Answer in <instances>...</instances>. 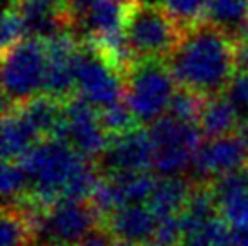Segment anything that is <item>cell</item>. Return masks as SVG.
<instances>
[{"label": "cell", "instance_id": "1", "mask_svg": "<svg viewBox=\"0 0 248 246\" xmlns=\"http://www.w3.org/2000/svg\"><path fill=\"white\" fill-rule=\"evenodd\" d=\"M167 65L178 87L221 94L237 73V38L205 20L185 26Z\"/></svg>", "mask_w": 248, "mask_h": 246}, {"label": "cell", "instance_id": "2", "mask_svg": "<svg viewBox=\"0 0 248 246\" xmlns=\"http://www.w3.org/2000/svg\"><path fill=\"white\" fill-rule=\"evenodd\" d=\"M87 157L76 152L62 138H46L20 159L29 179V194L42 206L53 205L63 196L69 179Z\"/></svg>", "mask_w": 248, "mask_h": 246}, {"label": "cell", "instance_id": "3", "mask_svg": "<svg viewBox=\"0 0 248 246\" xmlns=\"http://www.w3.org/2000/svg\"><path fill=\"white\" fill-rule=\"evenodd\" d=\"M181 33L183 26L159 4L134 0L125 18V42L134 60H167Z\"/></svg>", "mask_w": 248, "mask_h": 246}, {"label": "cell", "instance_id": "4", "mask_svg": "<svg viewBox=\"0 0 248 246\" xmlns=\"http://www.w3.org/2000/svg\"><path fill=\"white\" fill-rule=\"evenodd\" d=\"M176 85L167 60H134L125 71L124 100L140 125H151L167 114Z\"/></svg>", "mask_w": 248, "mask_h": 246}, {"label": "cell", "instance_id": "5", "mask_svg": "<svg viewBox=\"0 0 248 246\" xmlns=\"http://www.w3.org/2000/svg\"><path fill=\"white\" fill-rule=\"evenodd\" d=\"M76 94L98 110L120 102L125 92V69L93 40H80L75 60Z\"/></svg>", "mask_w": 248, "mask_h": 246}, {"label": "cell", "instance_id": "6", "mask_svg": "<svg viewBox=\"0 0 248 246\" xmlns=\"http://www.w3.org/2000/svg\"><path fill=\"white\" fill-rule=\"evenodd\" d=\"M47 67L46 40L26 36L2 49V92L4 107L20 105L44 92Z\"/></svg>", "mask_w": 248, "mask_h": 246}, {"label": "cell", "instance_id": "7", "mask_svg": "<svg viewBox=\"0 0 248 246\" xmlns=\"http://www.w3.org/2000/svg\"><path fill=\"white\" fill-rule=\"evenodd\" d=\"M102 228V215L91 201L58 199L35 219L33 246H75Z\"/></svg>", "mask_w": 248, "mask_h": 246}, {"label": "cell", "instance_id": "8", "mask_svg": "<svg viewBox=\"0 0 248 246\" xmlns=\"http://www.w3.org/2000/svg\"><path fill=\"white\" fill-rule=\"evenodd\" d=\"M154 145L152 169L159 176H181L192 169L194 154L201 145V130L198 123L179 122L165 114L149 125Z\"/></svg>", "mask_w": 248, "mask_h": 246}, {"label": "cell", "instance_id": "9", "mask_svg": "<svg viewBox=\"0 0 248 246\" xmlns=\"http://www.w3.org/2000/svg\"><path fill=\"white\" fill-rule=\"evenodd\" d=\"M56 138L65 139L83 157L96 161L110 136L102 123L100 110L76 94L63 102V122Z\"/></svg>", "mask_w": 248, "mask_h": 246}, {"label": "cell", "instance_id": "10", "mask_svg": "<svg viewBox=\"0 0 248 246\" xmlns=\"http://www.w3.org/2000/svg\"><path fill=\"white\" fill-rule=\"evenodd\" d=\"M248 169V134L247 130L201 141L194 154V181H214L230 172Z\"/></svg>", "mask_w": 248, "mask_h": 246}, {"label": "cell", "instance_id": "11", "mask_svg": "<svg viewBox=\"0 0 248 246\" xmlns=\"http://www.w3.org/2000/svg\"><path fill=\"white\" fill-rule=\"evenodd\" d=\"M154 145L149 129L136 125L132 129L114 134L94 163L102 174H127V172H147L152 169Z\"/></svg>", "mask_w": 248, "mask_h": 246}, {"label": "cell", "instance_id": "12", "mask_svg": "<svg viewBox=\"0 0 248 246\" xmlns=\"http://www.w3.org/2000/svg\"><path fill=\"white\" fill-rule=\"evenodd\" d=\"M47 46V67L44 92L56 100L67 102L76 96L75 60L80 38L73 31H63L46 40Z\"/></svg>", "mask_w": 248, "mask_h": 246}, {"label": "cell", "instance_id": "13", "mask_svg": "<svg viewBox=\"0 0 248 246\" xmlns=\"http://www.w3.org/2000/svg\"><path fill=\"white\" fill-rule=\"evenodd\" d=\"M158 223V215L147 203H132L107 214L102 221V228L112 239L147 246L156 239Z\"/></svg>", "mask_w": 248, "mask_h": 246}, {"label": "cell", "instance_id": "14", "mask_svg": "<svg viewBox=\"0 0 248 246\" xmlns=\"http://www.w3.org/2000/svg\"><path fill=\"white\" fill-rule=\"evenodd\" d=\"M26 36L49 40L63 31H73V18L65 0H16Z\"/></svg>", "mask_w": 248, "mask_h": 246}, {"label": "cell", "instance_id": "15", "mask_svg": "<svg viewBox=\"0 0 248 246\" xmlns=\"http://www.w3.org/2000/svg\"><path fill=\"white\" fill-rule=\"evenodd\" d=\"M219 215L230 226L248 221V169L230 172L210 181Z\"/></svg>", "mask_w": 248, "mask_h": 246}, {"label": "cell", "instance_id": "16", "mask_svg": "<svg viewBox=\"0 0 248 246\" xmlns=\"http://www.w3.org/2000/svg\"><path fill=\"white\" fill-rule=\"evenodd\" d=\"M40 136L29 122L22 116L16 107H4L2 116V159L4 161H20L36 143Z\"/></svg>", "mask_w": 248, "mask_h": 246}, {"label": "cell", "instance_id": "17", "mask_svg": "<svg viewBox=\"0 0 248 246\" xmlns=\"http://www.w3.org/2000/svg\"><path fill=\"white\" fill-rule=\"evenodd\" d=\"M194 188V179L181 174V176H159L156 179L154 190L147 205L152 208V212L158 219L179 215L186 199Z\"/></svg>", "mask_w": 248, "mask_h": 246}, {"label": "cell", "instance_id": "18", "mask_svg": "<svg viewBox=\"0 0 248 246\" xmlns=\"http://www.w3.org/2000/svg\"><path fill=\"white\" fill-rule=\"evenodd\" d=\"M198 125H200L201 134L207 139L228 136V134L245 130V125H243L237 110L234 109V105L228 102L223 92L208 96L205 100V107H203Z\"/></svg>", "mask_w": 248, "mask_h": 246}, {"label": "cell", "instance_id": "19", "mask_svg": "<svg viewBox=\"0 0 248 246\" xmlns=\"http://www.w3.org/2000/svg\"><path fill=\"white\" fill-rule=\"evenodd\" d=\"M22 112V116L29 122V125L35 129L40 139L46 138H56L58 130L63 122V102L56 100L53 96L42 94L31 98L20 105H13Z\"/></svg>", "mask_w": 248, "mask_h": 246}, {"label": "cell", "instance_id": "20", "mask_svg": "<svg viewBox=\"0 0 248 246\" xmlns=\"http://www.w3.org/2000/svg\"><path fill=\"white\" fill-rule=\"evenodd\" d=\"M201 20L237 38L248 20V0H210Z\"/></svg>", "mask_w": 248, "mask_h": 246}, {"label": "cell", "instance_id": "21", "mask_svg": "<svg viewBox=\"0 0 248 246\" xmlns=\"http://www.w3.org/2000/svg\"><path fill=\"white\" fill-rule=\"evenodd\" d=\"M179 246H234L232 226L221 215H217L200 228L185 233Z\"/></svg>", "mask_w": 248, "mask_h": 246}, {"label": "cell", "instance_id": "22", "mask_svg": "<svg viewBox=\"0 0 248 246\" xmlns=\"http://www.w3.org/2000/svg\"><path fill=\"white\" fill-rule=\"evenodd\" d=\"M205 100H207V96L200 94L196 91L185 89V87H179L170 105H169L167 114L179 120V122L198 123L201 112H203V107H205Z\"/></svg>", "mask_w": 248, "mask_h": 246}, {"label": "cell", "instance_id": "23", "mask_svg": "<svg viewBox=\"0 0 248 246\" xmlns=\"http://www.w3.org/2000/svg\"><path fill=\"white\" fill-rule=\"evenodd\" d=\"M2 194L4 205L28 198L29 179L20 161H4L2 165Z\"/></svg>", "mask_w": 248, "mask_h": 246}, {"label": "cell", "instance_id": "24", "mask_svg": "<svg viewBox=\"0 0 248 246\" xmlns=\"http://www.w3.org/2000/svg\"><path fill=\"white\" fill-rule=\"evenodd\" d=\"M100 118H102V123H104L105 130L109 132V136L125 132V130H129V129H132V127L140 125V123L136 122L134 114H132V110L129 109V105L124 103L122 100L100 110Z\"/></svg>", "mask_w": 248, "mask_h": 246}, {"label": "cell", "instance_id": "25", "mask_svg": "<svg viewBox=\"0 0 248 246\" xmlns=\"http://www.w3.org/2000/svg\"><path fill=\"white\" fill-rule=\"evenodd\" d=\"M210 0H165L163 6L185 28L203 18Z\"/></svg>", "mask_w": 248, "mask_h": 246}, {"label": "cell", "instance_id": "26", "mask_svg": "<svg viewBox=\"0 0 248 246\" xmlns=\"http://www.w3.org/2000/svg\"><path fill=\"white\" fill-rule=\"evenodd\" d=\"M223 94L227 96V100L234 109L237 110V114L241 118L245 129L248 127V71H237L234 78L230 80L227 85V89Z\"/></svg>", "mask_w": 248, "mask_h": 246}, {"label": "cell", "instance_id": "27", "mask_svg": "<svg viewBox=\"0 0 248 246\" xmlns=\"http://www.w3.org/2000/svg\"><path fill=\"white\" fill-rule=\"evenodd\" d=\"M26 38V28L22 16L16 9V2L13 6L4 7V16H2V49L11 47L13 44Z\"/></svg>", "mask_w": 248, "mask_h": 246}, {"label": "cell", "instance_id": "28", "mask_svg": "<svg viewBox=\"0 0 248 246\" xmlns=\"http://www.w3.org/2000/svg\"><path fill=\"white\" fill-rule=\"evenodd\" d=\"M65 2H67V7H69L71 18H73V29H75V24L89 11V7L93 6L96 0H65ZM73 33H75V31H73Z\"/></svg>", "mask_w": 248, "mask_h": 246}, {"label": "cell", "instance_id": "29", "mask_svg": "<svg viewBox=\"0 0 248 246\" xmlns=\"http://www.w3.org/2000/svg\"><path fill=\"white\" fill-rule=\"evenodd\" d=\"M112 241L114 239L105 232L104 228H98V230H94L91 235H87L85 239L80 241V243L75 246H110L112 245Z\"/></svg>", "mask_w": 248, "mask_h": 246}, {"label": "cell", "instance_id": "30", "mask_svg": "<svg viewBox=\"0 0 248 246\" xmlns=\"http://www.w3.org/2000/svg\"><path fill=\"white\" fill-rule=\"evenodd\" d=\"M232 245L248 246V221L243 225L232 226Z\"/></svg>", "mask_w": 248, "mask_h": 246}, {"label": "cell", "instance_id": "31", "mask_svg": "<svg viewBox=\"0 0 248 246\" xmlns=\"http://www.w3.org/2000/svg\"><path fill=\"white\" fill-rule=\"evenodd\" d=\"M237 40L245 42V44H248V20L245 22V26H243L241 33H239V36H237Z\"/></svg>", "mask_w": 248, "mask_h": 246}, {"label": "cell", "instance_id": "32", "mask_svg": "<svg viewBox=\"0 0 248 246\" xmlns=\"http://www.w3.org/2000/svg\"><path fill=\"white\" fill-rule=\"evenodd\" d=\"M110 246H134V245H131V243H125V241H118V239H114Z\"/></svg>", "mask_w": 248, "mask_h": 246}, {"label": "cell", "instance_id": "33", "mask_svg": "<svg viewBox=\"0 0 248 246\" xmlns=\"http://www.w3.org/2000/svg\"><path fill=\"white\" fill-rule=\"evenodd\" d=\"M147 246H163V245H159V243H151V245H147Z\"/></svg>", "mask_w": 248, "mask_h": 246}, {"label": "cell", "instance_id": "34", "mask_svg": "<svg viewBox=\"0 0 248 246\" xmlns=\"http://www.w3.org/2000/svg\"><path fill=\"white\" fill-rule=\"evenodd\" d=\"M245 130H247V134H248V127H247V129H245Z\"/></svg>", "mask_w": 248, "mask_h": 246}]
</instances>
